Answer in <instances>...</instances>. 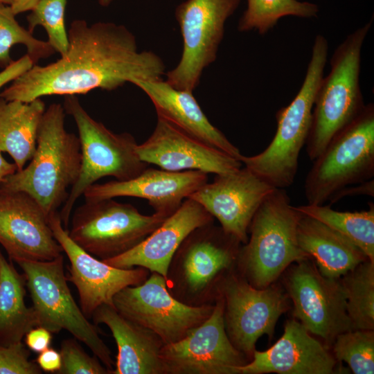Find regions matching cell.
I'll use <instances>...</instances> for the list:
<instances>
[{
    "label": "cell",
    "instance_id": "cell-1",
    "mask_svg": "<svg viewBox=\"0 0 374 374\" xmlns=\"http://www.w3.org/2000/svg\"><path fill=\"white\" fill-rule=\"evenodd\" d=\"M64 56L46 66L34 64L2 92L6 100L30 102L45 96H75L112 91L127 82L159 80L166 65L155 53L139 50L134 34L111 22L71 24Z\"/></svg>",
    "mask_w": 374,
    "mask_h": 374
},
{
    "label": "cell",
    "instance_id": "cell-2",
    "mask_svg": "<svg viewBox=\"0 0 374 374\" xmlns=\"http://www.w3.org/2000/svg\"><path fill=\"white\" fill-rule=\"evenodd\" d=\"M65 114L60 103L46 109L30 163L0 183L1 192L22 191L32 196L48 216L64 204L81 168L80 140L66 130Z\"/></svg>",
    "mask_w": 374,
    "mask_h": 374
},
{
    "label": "cell",
    "instance_id": "cell-3",
    "mask_svg": "<svg viewBox=\"0 0 374 374\" xmlns=\"http://www.w3.org/2000/svg\"><path fill=\"white\" fill-rule=\"evenodd\" d=\"M328 54V42L322 35L315 37L312 55L303 84L291 103L276 114L275 135L260 153L242 155L245 167L276 188L294 181L301 150L305 145L312 118L316 94L323 78Z\"/></svg>",
    "mask_w": 374,
    "mask_h": 374
},
{
    "label": "cell",
    "instance_id": "cell-4",
    "mask_svg": "<svg viewBox=\"0 0 374 374\" xmlns=\"http://www.w3.org/2000/svg\"><path fill=\"white\" fill-rule=\"evenodd\" d=\"M372 24L373 19L337 47L330 59V71L320 82L305 143L307 154L312 161L366 106L359 84L361 52Z\"/></svg>",
    "mask_w": 374,
    "mask_h": 374
},
{
    "label": "cell",
    "instance_id": "cell-5",
    "mask_svg": "<svg viewBox=\"0 0 374 374\" xmlns=\"http://www.w3.org/2000/svg\"><path fill=\"white\" fill-rule=\"evenodd\" d=\"M300 217L285 188H276L260 204L238 256L253 286L267 287L290 265L308 258L297 240Z\"/></svg>",
    "mask_w": 374,
    "mask_h": 374
},
{
    "label": "cell",
    "instance_id": "cell-6",
    "mask_svg": "<svg viewBox=\"0 0 374 374\" xmlns=\"http://www.w3.org/2000/svg\"><path fill=\"white\" fill-rule=\"evenodd\" d=\"M63 107L77 125L82 154L79 177L60 212L66 229L75 202L87 188L105 177L118 181L130 179L143 172L148 164L139 159L138 144L132 135L116 134L94 120L75 96H66Z\"/></svg>",
    "mask_w": 374,
    "mask_h": 374
},
{
    "label": "cell",
    "instance_id": "cell-7",
    "mask_svg": "<svg viewBox=\"0 0 374 374\" xmlns=\"http://www.w3.org/2000/svg\"><path fill=\"white\" fill-rule=\"evenodd\" d=\"M374 177V105L337 134L313 161L305 179L308 204H324L337 193Z\"/></svg>",
    "mask_w": 374,
    "mask_h": 374
},
{
    "label": "cell",
    "instance_id": "cell-8",
    "mask_svg": "<svg viewBox=\"0 0 374 374\" xmlns=\"http://www.w3.org/2000/svg\"><path fill=\"white\" fill-rule=\"evenodd\" d=\"M17 264L24 272L38 326L51 333L67 330L86 344L112 373L115 362L111 351L96 326L89 321L73 299L64 274L62 254L51 260Z\"/></svg>",
    "mask_w": 374,
    "mask_h": 374
},
{
    "label": "cell",
    "instance_id": "cell-9",
    "mask_svg": "<svg viewBox=\"0 0 374 374\" xmlns=\"http://www.w3.org/2000/svg\"><path fill=\"white\" fill-rule=\"evenodd\" d=\"M240 243L213 222L195 229L170 263L166 280L170 294L189 305L209 303L215 288L218 293L220 276L238 256Z\"/></svg>",
    "mask_w": 374,
    "mask_h": 374
},
{
    "label": "cell",
    "instance_id": "cell-10",
    "mask_svg": "<svg viewBox=\"0 0 374 374\" xmlns=\"http://www.w3.org/2000/svg\"><path fill=\"white\" fill-rule=\"evenodd\" d=\"M168 217L143 215L132 204L114 198L85 199L74 210L67 232L79 247L104 260L136 246Z\"/></svg>",
    "mask_w": 374,
    "mask_h": 374
},
{
    "label": "cell",
    "instance_id": "cell-11",
    "mask_svg": "<svg viewBox=\"0 0 374 374\" xmlns=\"http://www.w3.org/2000/svg\"><path fill=\"white\" fill-rule=\"evenodd\" d=\"M240 0H186L175 10L183 39L180 60L166 73V81L179 90L193 92L204 69L214 62L226 20Z\"/></svg>",
    "mask_w": 374,
    "mask_h": 374
},
{
    "label": "cell",
    "instance_id": "cell-12",
    "mask_svg": "<svg viewBox=\"0 0 374 374\" xmlns=\"http://www.w3.org/2000/svg\"><path fill=\"white\" fill-rule=\"evenodd\" d=\"M124 317L153 332L169 344L183 339L211 314L214 305H189L169 292L166 278L156 272L142 283L128 286L113 299Z\"/></svg>",
    "mask_w": 374,
    "mask_h": 374
},
{
    "label": "cell",
    "instance_id": "cell-13",
    "mask_svg": "<svg viewBox=\"0 0 374 374\" xmlns=\"http://www.w3.org/2000/svg\"><path fill=\"white\" fill-rule=\"evenodd\" d=\"M210 317L183 339L161 350L165 374H234L247 364L230 341L224 320V302L218 294Z\"/></svg>",
    "mask_w": 374,
    "mask_h": 374
},
{
    "label": "cell",
    "instance_id": "cell-14",
    "mask_svg": "<svg viewBox=\"0 0 374 374\" xmlns=\"http://www.w3.org/2000/svg\"><path fill=\"white\" fill-rule=\"evenodd\" d=\"M218 294L224 299V326L230 341L251 359L258 338L272 336L287 309L285 296L277 288H258L235 275L222 280Z\"/></svg>",
    "mask_w": 374,
    "mask_h": 374
},
{
    "label": "cell",
    "instance_id": "cell-15",
    "mask_svg": "<svg viewBox=\"0 0 374 374\" xmlns=\"http://www.w3.org/2000/svg\"><path fill=\"white\" fill-rule=\"evenodd\" d=\"M287 285L294 314L309 332L330 345L338 335L353 330L339 278L323 276L305 259L292 268Z\"/></svg>",
    "mask_w": 374,
    "mask_h": 374
},
{
    "label": "cell",
    "instance_id": "cell-16",
    "mask_svg": "<svg viewBox=\"0 0 374 374\" xmlns=\"http://www.w3.org/2000/svg\"><path fill=\"white\" fill-rule=\"evenodd\" d=\"M48 222L70 262L67 280L77 288L80 307L87 319L103 305L114 306L113 299L119 291L138 285L148 277L149 271L145 268H117L87 253L71 239L58 211L48 215Z\"/></svg>",
    "mask_w": 374,
    "mask_h": 374
},
{
    "label": "cell",
    "instance_id": "cell-17",
    "mask_svg": "<svg viewBox=\"0 0 374 374\" xmlns=\"http://www.w3.org/2000/svg\"><path fill=\"white\" fill-rule=\"evenodd\" d=\"M276 188L244 166L216 175L212 182L207 181L188 198L215 217L225 233L245 244L254 214Z\"/></svg>",
    "mask_w": 374,
    "mask_h": 374
},
{
    "label": "cell",
    "instance_id": "cell-18",
    "mask_svg": "<svg viewBox=\"0 0 374 374\" xmlns=\"http://www.w3.org/2000/svg\"><path fill=\"white\" fill-rule=\"evenodd\" d=\"M0 244L17 263L51 260L63 252L43 208L22 191H0Z\"/></svg>",
    "mask_w": 374,
    "mask_h": 374
},
{
    "label": "cell",
    "instance_id": "cell-19",
    "mask_svg": "<svg viewBox=\"0 0 374 374\" xmlns=\"http://www.w3.org/2000/svg\"><path fill=\"white\" fill-rule=\"evenodd\" d=\"M136 152L147 164H155L172 172L199 170L221 175L234 172L242 164L159 116L152 134L137 145Z\"/></svg>",
    "mask_w": 374,
    "mask_h": 374
},
{
    "label": "cell",
    "instance_id": "cell-20",
    "mask_svg": "<svg viewBox=\"0 0 374 374\" xmlns=\"http://www.w3.org/2000/svg\"><path fill=\"white\" fill-rule=\"evenodd\" d=\"M208 181V174L199 170L180 172L145 168L125 181L94 184L83 193L85 199L98 200L117 197H134L148 200L154 213L170 216L184 198Z\"/></svg>",
    "mask_w": 374,
    "mask_h": 374
},
{
    "label": "cell",
    "instance_id": "cell-21",
    "mask_svg": "<svg viewBox=\"0 0 374 374\" xmlns=\"http://www.w3.org/2000/svg\"><path fill=\"white\" fill-rule=\"evenodd\" d=\"M213 222V217L201 204L186 198L139 244L103 261L121 269L143 267L166 278L172 258L185 238L195 229Z\"/></svg>",
    "mask_w": 374,
    "mask_h": 374
},
{
    "label": "cell",
    "instance_id": "cell-22",
    "mask_svg": "<svg viewBox=\"0 0 374 374\" xmlns=\"http://www.w3.org/2000/svg\"><path fill=\"white\" fill-rule=\"evenodd\" d=\"M251 362L234 374H331L336 360L300 322H286L283 336L265 351L254 350Z\"/></svg>",
    "mask_w": 374,
    "mask_h": 374
},
{
    "label": "cell",
    "instance_id": "cell-23",
    "mask_svg": "<svg viewBox=\"0 0 374 374\" xmlns=\"http://www.w3.org/2000/svg\"><path fill=\"white\" fill-rule=\"evenodd\" d=\"M150 98L157 116L191 135L240 160L239 149L211 123L193 92L175 89L166 80H140L134 83Z\"/></svg>",
    "mask_w": 374,
    "mask_h": 374
},
{
    "label": "cell",
    "instance_id": "cell-24",
    "mask_svg": "<svg viewBox=\"0 0 374 374\" xmlns=\"http://www.w3.org/2000/svg\"><path fill=\"white\" fill-rule=\"evenodd\" d=\"M91 317L95 325H106L116 341L118 353L112 374H165L160 357L164 343L155 333L109 305L98 307Z\"/></svg>",
    "mask_w": 374,
    "mask_h": 374
},
{
    "label": "cell",
    "instance_id": "cell-25",
    "mask_svg": "<svg viewBox=\"0 0 374 374\" xmlns=\"http://www.w3.org/2000/svg\"><path fill=\"white\" fill-rule=\"evenodd\" d=\"M296 235L300 248L314 259L317 269L325 277L338 279L368 260L340 233L301 213Z\"/></svg>",
    "mask_w": 374,
    "mask_h": 374
},
{
    "label": "cell",
    "instance_id": "cell-26",
    "mask_svg": "<svg viewBox=\"0 0 374 374\" xmlns=\"http://www.w3.org/2000/svg\"><path fill=\"white\" fill-rule=\"evenodd\" d=\"M45 110L41 98L23 102L0 98V151L11 156L17 171L34 155Z\"/></svg>",
    "mask_w": 374,
    "mask_h": 374
},
{
    "label": "cell",
    "instance_id": "cell-27",
    "mask_svg": "<svg viewBox=\"0 0 374 374\" xmlns=\"http://www.w3.org/2000/svg\"><path fill=\"white\" fill-rule=\"evenodd\" d=\"M26 280L0 250V345L22 341L26 334L38 326L33 307L25 303Z\"/></svg>",
    "mask_w": 374,
    "mask_h": 374
},
{
    "label": "cell",
    "instance_id": "cell-28",
    "mask_svg": "<svg viewBox=\"0 0 374 374\" xmlns=\"http://www.w3.org/2000/svg\"><path fill=\"white\" fill-rule=\"evenodd\" d=\"M368 210L337 211L331 205L305 204L296 206L300 213L314 218L340 233L374 262V204Z\"/></svg>",
    "mask_w": 374,
    "mask_h": 374
},
{
    "label": "cell",
    "instance_id": "cell-29",
    "mask_svg": "<svg viewBox=\"0 0 374 374\" xmlns=\"http://www.w3.org/2000/svg\"><path fill=\"white\" fill-rule=\"evenodd\" d=\"M353 330L374 328V262L359 264L340 280Z\"/></svg>",
    "mask_w": 374,
    "mask_h": 374
},
{
    "label": "cell",
    "instance_id": "cell-30",
    "mask_svg": "<svg viewBox=\"0 0 374 374\" xmlns=\"http://www.w3.org/2000/svg\"><path fill=\"white\" fill-rule=\"evenodd\" d=\"M317 4L297 0H247V7L240 18V32L257 31L265 35L272 30L282 17L294 16L301 18L317 17Z\"/></svg>",
    "mask_w": 374,
    "mask_h": 374
},
{
    "label": "cell",
    "instance_id": "cell-31",
    "mask_svg": "<svg viewBox=\"0 0 374 374\" xmlns=\"http://www.w3.org/2000/svg\"><path fill=\"white\" fill-rule=\"evenodd\" d=\"M15 44L24 45L35 63L55 53L48 42L34 37L17 22L10 6L0 3V64L6 66L12 62L10 49Z\"/></svg>",
    "mask_w": 374,
    "mask_h": 374
},
{
    "label": "cell",
    "instance_id": "cell-32",
    "mask_svg": "<svg viewBox=\"0 0 374 374\" xmlns=\"http://www.w3.org/2000/svg\"><path fill=\"white\" fill-rule=\"evenodd\" d=\"M333 343V351L336 358L346 362L353 373H374L373 330L347 331L338 335Z\"/></svg>",
    "mask_w": 374,
    "mask_h": 374
},
{
    "label": "cell",
    "instance_id": "cell-33",
    "mask_svg": "<svg viewBox=\"0 0 374 374\" xmlns=\"http://www.w3.org/2000/svg\"><path fill=\"white\" fill-rule=\"evenodd\" d=\"M67 0H39L27 16L28 30L33 33L37 26H42L48 42L60 57L64 56L69 46L68 31L65 25Z\"/></svg>",
    "mask_w": 374,
    "mask_h": 374
},
{
    "label": "cell",
    "instance_id": "cell-34",
    "mask_svg": "<svg viewBox=\"0 0 374 374\" xmlns=\"http://www.w3.org/2000/svg\"><path fill=\"white\" fill-rule=\"evenodd\" d=\"M62 366L59 374H109L99 359L89 355L75 339L62 341L60 350Z\"/></svg>",
    "mask_w": 374,
    "mask_h": 374
},
{
    "label": "cell",
    "instance_id": "cell-35",
    "mask_svg": "<svg viewBox=\"0 0 374 374\" xmlns=\"http://www.w3.org/2000/svg\"><path fill=\"white\" fill-rule=\"evenodd\" d=\"M30 350L21 341L0 345V374H40L37 362L29 359Z\"/></svg>",
    "mask_w": 374,
    "mask_h": 374
},
{
    "label": "cell",
    "instance_id": "cell-36",
    "mask_svg": "<svg viewBox=\"0 0 374 374\" xmlns=\"http://www.w3.org/2000/svg\"><path fill=\"white\" fill-rule=\"evenodd\" d=\"M35 63L29 55L11 62L0 72V89L8 82H13L28 71Z\"/></svg>",
    "mask_w": 374,
    "mask_h": 374
},
{
    "label": "cell",
    "instance_id": "cell-37",
    "mask_svg": "<svg viewBox=\"0 0 374 374\" xmlns=\"http://www.w3.org/2000/svg\"><path fill=\"white\" fill-rule=\"evenodd\" d=\"M24 338L30 350L39 353L49 348L52 333L44 327L37 326L30 330Z\"/></svg>",
    "mask_w": 374,
    "mask_h": 374
},
{
    "label": "cell",
    "instance_id": "cell-38",
    "mask_svg": "<svg viewBox=\"0 0 374 374\" xmlns=\"http://www.w3.org/2000/svg\"><path fill=\"white\" fill-rule=\"evenodd\" d=\"M36 362L42 371L57 373L62 366L60 353L54 348H48L39 353Z\"/></svg>",
    "mask_w": 374,
    "mask_h": 374
},
{
    "label": "cell",
    "instance_id": "cell-39",
    "mask_svg": "<svg viewBox=\"0 0 374 374\" xmlns=\"http://www.w3.org/2000/svg\"><path fill=\"white\" fill-rule=\"evenodd\" d=\"M373 184H374L373 179H371V180L362 183L360 186H357L355 188L346 187L331 197V198L329 199V202H330L329 205L333 204V203L337 202L339 199H340L344 196L356 195H361V194L373 196L374 195Z\"/></svg>",
    "mask_w": 374,
    "mask_h": 374
},
{
    "label": "cell",
    "instance_id": "cell-40",
    "mask_svg": "<svg viewBox=\"0 0 374 374\" xmlns=\"http://www.w3.org/2000/svg\"><path fill=\"white\" fill-rule=\"evenodd\" d=\"M39 0H14L10 5L13 13L17 15L33 9Z\"/></svg>",
    "mask_w": 374,
    "mask_h": 374
},
{
    "label": "cell",
    "instance_id": "cell-41",
    "mask_svg": "<svg viewBox=\"0 0 374 374\" xmlns=\"http://www.w3.org/2000/svg\"><path fill=\"white\" fill-rule=\"evenodd\" d=\"M16 171H17V168L15 163H12L6 160L0 151V183L6 177L15 173Z\"/></svg>",
    "mask_w": 374,
    "mask_h": 374
},
{
    "label": "cell",
    "instance_id": "cell-42",
    "mask_svg": "<svg viewBox=\"0 0 374 374\" xmlns=\"http://www.w3.org/2000/svg\"><path fill=\"white\" fill-rule=\"evenodd\" d=\"M113 0H98L99 3L103 6H108Z\"/></svg>",
    "mask_w": 374,
    "mask_h": 374
},
{
    "label": "cell",
    "instance_id": "cell-43",
    "mask_svg": "<svg viewBox=\"0 0 374 374\" xmlns=\"http://www.w3.org/2000/svg\"><path fill=\"white\" fill-rule=\"evenodd\" d=\"M14 0H0V3L10 6Z\"/></svg>",
    "mask_w": 374,
    "mask_h": 374
}]
</instances>
